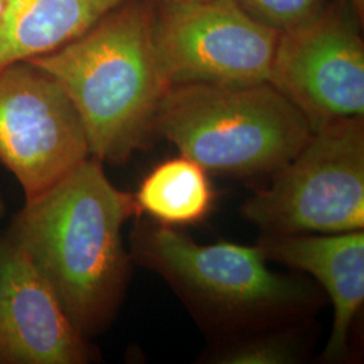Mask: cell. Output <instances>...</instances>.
Masks as SVG:
<instances>
[{"mask_svg":"<svg viewBox=\"0 0 364 364\" xmlns=\"http://www.w3.org/2000/svg\"><path fill=\"white\" fill-rule=\"evenodd\" d=\"M138 216L134 197L88 156L43 193L26 200L6 236L52 287L73 326L88 338L114 316L129 255L122 230Z\"/></svg>","mask_w":364,"mask_h":364,"instance_id":"1","label":"cell"},{"mask_svg":"<svg viewBox=\"0 0 364 364\" xmlns=\"http://www.w3.org/2000/svg\"><path fill=\"white\" fill-rule=\"evenodd\" d=\"M156 0H127L81 37L27 60L75 105L99 162L120 165L147 144L170 90L156 54Z\"/></svg>","mask_w":364,"mask_h":364,"instance_id":"2","label":"cell"},{"mask_svg":"<svg viewBox=\"0 0 364 364\" xmlns=\"http://www.w3.org/2000/svg\"><path fill=\"white\" fill-rule=\"evenodd\" d=\"M153 131L207 171L239 177L274 174L312 134L306 117L269 82L173 85Z\"/></svg>","mask_w":364,"mask_h":364,"instance_id":"3","label":"cell"},{"mask_svg":"<svg viewBox=\"0 0 364 364\" xmlns=\"http://www.w3.org/2000/svg\"><path fill=\"white\" fill-rule=\"evenodd\" d=\"M132 254L198 312L227 324L291 316L312 299L304 282L267 267L258 245L204 246L173 227L141 223L132 236Z\"/></svg>","mask_w":364,"mask_h":364,"instance_id":"4","label":"cell"},{"mask_svg":"<svg viewBox=\"0 0 364 364\" xmlns=\"http://www.w3.org/2000/svg\"><path fill=\"white\" fill-rule=\"evenodd\" d=\"M242 215L269 235L341 234L364 228L363 117L333 120L311 136Z\"/></svg>","mask_w":364,"mask_h":364,"instance_id":"5","label":"cell"},{"mask_svg":"<svg viewBox=\"0 0 364 364\" xmlns=\"http://www.w3.org/2000/svg\"><path fill=\"white\" fill-rule=\"evenodd\" d=\"M278 37L236 0H156V54L170 87L267 82Z\"/></svg>","mask_w":364,"mask_h":364,"instance_id":"6","label":"cell"},{"mask_svg":"<svg viewBox=\"0 0 364 364\" xmlns=\"http://www.w3.org/2000/svg\"><path fill=\"white\" fill-rule=\"evenodd\" d=\"M348 0H332L312 22L279 33L269 84L311 129L364 117V42Z\"/></svg>","mask_w":364,"mask_h":364,"instance_id":"7","label":"cell"},{"mask_svg":"<svg viewBox=\"0 0 364 364\" xmlns=\"http://www.w3.org/2000/svg\"><path fill=\"white\" fill-rule=\"evenodd\" d=\"M88 156L81 119L55 78L27 61L0 69V162L22 185L26 200Z\"/></svg>","mask_w":364,"mask_h":364,"instance_id":"8","label":"cell"},{"mask_svg":"<svg viewBox=\"0 0 364 364\" xmlns=\"http://www.w3.org/2000/svg\"><path fill=\"white\" fill-rule=\"evenodd\" d=\"M87 338L26 254L0 237V364H84Z\"/></svg>","mask_w":364,"mask_h":364,"instance_id":"9","label":"cell"},{"mask_svg":"<svg viewBox=\"0 0 364 364\" xmlns=\"http://www.w3.org/2000/svg\"><path fill=\"white\" fill-rule=\"evenodd\" d=\"M266 259L313 275L333 304V326L323 358L338 362L348 352L352 323L364 302V232L266 234L258 243Z\"/></svg>","mask_w":364,"mask_h":364,"instance_id":"10","label":"cell"},{"mask_svg":"<svg viewBox=\"0 0 364 364\" xmlns=\"http://www.w3.org/2000/svg\"><path fill=\"white\" fill-rule=\"evenodd\" d=\"M127 0H10L0 30V69L55 52Z\"/></svg>","mask_w":364,"mask_h":364,"instance_id":"11","label":"cell"},{"mask_svg":"<svg viewBox=\"0 0 364 364\" xmlns=\"http://www.w3.org/2000/svg\"><path fill=\"white\" fill-rule=\"evenodd\" d=\"M138 216L177 227L203 220L212 209L215 192L207 170L188 156L158 164L132 195Z\"/></svg>","mask_w":364,"mask_h":364,"instance_id":"12","label":"cell"},{"mask_svg":"<svg viewBox=\"0 0 364 364\" xmlns=\"http://www.w3.org/2000/svg\"><path fill=\"white\" fill-rule=\"evenodd\" d=\"M301 356L297 338L287 332H272L245 338L213 356L219 364H290Z\"/></svg>","mask_w":364,"mask_h":364,"instance_id":"13","label":"cell"},{"mask_svg":"<svg viewBox=\"0 0 364 364\" xmlns=\"http://www.w3.org/2000/svg\"><path fill=\"white\" fill-rule=\"evenodd\" d=\"M260 23L278 33L304 26L326 10L332 0H236Z\"/></svg>","mask_w":364,"mask_h":364,"instance_id":"14","label":"cell"},{"mask_svg":"<svg viewBox=\"0 0 364 364\" xmlns=\"http://www.w3.org/2000/svg\"><path fill=\"white\" fill-rule=\"evenodd\" d=\"M348 3L351 4L353 11L356 14L358 19L360 21V23H364V0H348Z\"/></svg>","mask_w":364,"mask_h":364,"instance_id":"15","label":"cell"},{"mask_svg":"<svg viewBox=\"0 0 364 364\" xmlns=\"http://www.w3.org/2000/svg\"><path fill=\"white\" fill-rule=\"evenodd\" d=\"M9 6H10V0H0V30H1L3 23L6 21Z\"/></svg>","mask_w":364,"mask_h":364,"instance_id":"16","label":"cell"},{"mask_svg":"<svg viewBox=\"0 0 364 364\" xmlns=\"http://www.w3.org/2000/svg\"><path fill=\"white\" fill-rule=\"evenodd\" d=\"M4 213H6V203H4V198L0 193V221L4 218Z\"/></svg>","mask_w":364,"mask_h":364,"instance_id":"17","label":"cell"},{"mask_svg":"<svg viewBox=\"0 0 364 364\" xmlns=\"http://www.w3.org/2000/svg\"><path fill=\"white\" fill-rule=\"evenodd\" d=\"M171 1H192V0H171Z\"/></svg>","mask_w":364,"mask_h":364,"instance_id":"18","label":"cell"}]
</instances>
